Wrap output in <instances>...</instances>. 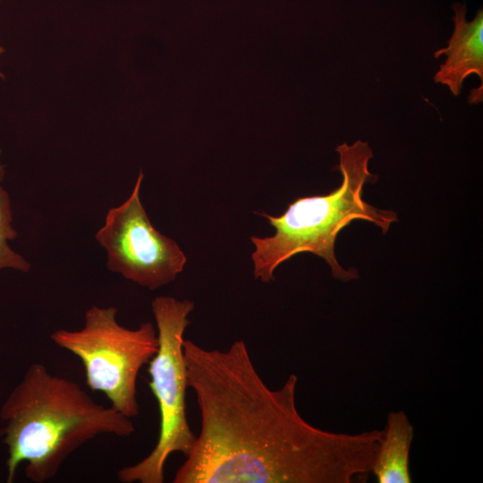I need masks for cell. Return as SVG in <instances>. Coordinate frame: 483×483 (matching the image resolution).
<instances>
[{
  "mask_svg": "<svg viewBox=\"0 0 483 483\" xmlns=\"http://www.w3.org/2000/svg\"><path fill=\"white\" fill-rule=\"evenodd\" d=\"M335 151L340 160L337 169L343 177L337 189L326 195L297 198L278 216L257 213L268 220L275 233L267 237H250L255 246L251 258L256 279L266 283L274 280L275 270L301 252L324 258L335 279H358L356 269H346L336 259L335 244L340 231L352 221L363 220L386 234L391 225L398 221L394 211L376 208L363 199L365 185L377 180V175L369 170L373 157L369 145L358 140L352 145H338Z\"/></svg>",
  "mask_w": 483,
  "mask_h": 483,
  "instance_id": "3957f363",
  "label": "cell"
},
{
  "mask_svg": "<svg viewBox=\"0 0 483 483\" xmlns=\"http://www.w3.org/2000/svg\"><path fill=\"white\" fill-rule=\"evenodd\" d=\"M157 324L158 349L148 363V386L159 409L160 427L153 450L139 462L123 467L117 478L123 483H163L165 465L174 453L187 456L196 436L187 419L186 367L183 335L194 303L170 296H157L151 303Z\"/></svg>",
  "mask_w": 483,
  "mask_h": 483,
  "instance_id": "277c9868",
  "label": "cell"
},
{
  "mask_svg": "<svg viewBox=\"0 0 483 483\" xmlns=\"http://www.w3.org/2000/svg\"><path fill=\"white\" fill-rule=\"evenodd\" d=\"M200 432L174 483H353L371 473L384 430L335 433L296 406L298 378L270 389L245 343L226 350L182 343Z\"/></svg>",
  "mask_w": 483,
  "mask_h": 483,
  "instance_id": "6da1fadb",
  "label": "cell"
},
{
  "mask_svg": "<svg viewBox=\"0 0 483 483\" xmlns=\"http://www.w3.org/2000/svg\"><path fill=\"white\" fill-rule=\"evenodd\" d=\"M454 30L448 46L435 52V58L446 55L434 76L436 83L446 85L454 96H459L463 80L472 73L481 80L472 89L468 97L470 104H479L483 99V12L479 10L474 20L467 21L466 5H453Z\"/></svg>",
  "mask_w": 483,
  "mask_h": 483,
  "instance_id": "52a82bcc",
  "label": "cell"
},
{
  "mask_svg": "<svg viewBox=\"0 0 483 483\" xmlns=\"http://www.w3.org/2000/svg\"><path fill=\"white\" fill-rule=\"evenodd\" d=\"M4 174V166L0 165V181L3 180ZM16 237L17 232L12 226L10 198L0 186V269L12 267L28 272L30 268V263L7 244V240H13Z\"/></svg>",
  "mask_w": 483,
  "mask_h": 483,
  "instance_id": "9c48e42d",
  "label": "cell"
},
{
  "mask_svg": "<svg viewBox=\"0 0 483 483\" xmlns=\"http://www.w3.org/2000/svg\"><path fill=\"white\" fill-rule=\"evenodd\" d=\"M372 465L378 483H411L410 451L414 428L402 411H390Z\"/></svg>",
  "mask_w": 483,
  "mask_h": 483,
  "instance_id": "ba28073f",
  "label": "cell"
},
{
  "mask_svg": "<svg viewBox=\"0 0 483 483\" xmlns=\"http://www.w3.org/2000/svg\"><path fill=\"white\" fill-rule=\"evenodd\" d=\"M3 442L8 447L7 482L21 462L35 483L52 479L71 453L99 435L129 436L131 418L97 403L76 382L32 363L0 409Z\"/></svg>",
  "mask_w": 483,
  "mask_h": 483,
  "instance_id": "7a4b0ae2",
  "label": "cell"
},
{
  "mask_svg": "<svg viewBox=\"0 0 483 483\" xmlns=\"http://www.w3.org/2000/svg\"><path fill=\"white\" fill-rule=\"evenodd\" d=\"M116 312L113 306H92L81 329H58L50 339L81 360L88 387L102 392L113 408L131 419L140 413L138 375L157 352V330L150 322L124 327Z\"/></svg>",
  "mask_w": 483,
  "mask_h": 483,
  "instance_id": "5b68a950",
  "label": "cell"
},
{
  "mask_svg": "<svg viewBox=\"0 0 483 483\" xmlns=\"http://www.w3.org/2000/svg\"><path fill=\"white\" fill-rule=\"evenodd\" d=\"M4 52V49L0 47V55ZM0 78L4 79V74L0 72Z\"/></svg>",
  "mask_w": 483,
  "mask_h": 483,
  "instance_id": "30bf717a",
  "label": "cell"
},
{
  "mask_svg": "<svg viewBox=\"0 0 483 483\" xmlns=\"http://www.w3.org/2000/svg\"><path fill=\"white\" fill-rule=\"evenodd\" d=\"M140 171L130 197L111 208L96 233L107 251V267L141 286L155 290L175 279L186 256L172 239L150 223L140 199Z\"/></svg>",
  "mask_w": 483,
  "mask_h": 483,
  "instance_id": "8992f818",
  "label": "cell"
}]
</instances>
